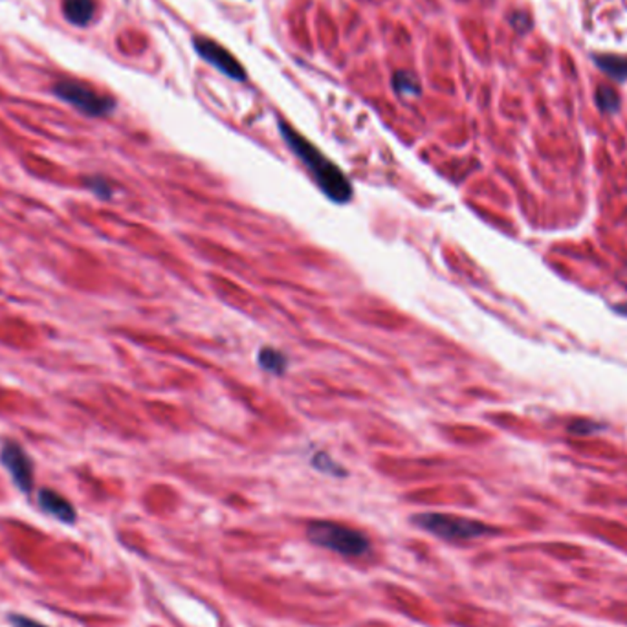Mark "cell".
I'll return each instance as SVG.
<instances>
[{"instance_id":"cell-1","label":"cell","mask_w":627,"mask_h":627,"mask_svg":"<svg viewBox=\"0 0 627 627\" xmlns=\"http://www.w3.org/2000/svg\"><path fill=\"white\" fill-rule=\"evenodd\" d=\"M279 132L289 149L307 167L316 186L328 201L336 204H347L352 201L354 190L348 176L330 158H327L312 142H309L287 122H279Z\"/></svg>"},{"instance_id":"cell-2","label":"cell","mask_w":627,"mask_h":627,"mask_svg":"<svg viewBox=\"0 0 627 627\" xmlns=\"http://www.w3.org/2000/svg\"><path fill=\"white\" fill-rule=\"evenodd\" d=\"M307 537L310 544L345 558H362L371 551V542L364 532L336 521L319 519L309 523Z\"/></svg>"},{"instance_id":"cell-3","label":"cell","mask_w":627,"mask_h":627,"mask_svg":"<svg viewBox=\"0 0 627 627\" xmlns=\"http://www.w3.org/2000/svg\"><path fill=\"white\" fill-rule=\"evenodd\" d=\"M413 523L418 528L450 544L472 542V540H479V537H486L497 532L494 526L486 523H481L470 517L454 515V514H440V512L418 514L413 517Z\"/></svg>"},{"instance_id":"cell-4","label":"cell","mask_w":627,"mask_h":627,"mask_svg":"<svg viewBox=\"0 0 627 627\" xmlns=\"http://www.w3.org/2000/svg\"><path fill=\"white\" fill-rule=\"evenodd\" d=\"M54 93L57 98H61L63 102L91 118L109 116L116 109L113 98L94 91L91 84H84L75 79H63L55 83Z\"/></svg>"},{"instance_id":"cell-5","label":"cell","mask_w":627,"mask_h":627,"mask_svg":"<svg viewBox=\"0 0 627 627\" xmlns=\"http://www.w3.org/2000/svg\"><path fill=\"white\" fill-rule=\"evenodd\" d=\"M193 48L208 64H211L222 75H226L233 81H239V83L248 79V73H246V68L242 66V63H239L235 59V55L228 48L219 44L217 41L199 35V37H193Z\"/></svg>"},{"instance_id":"cell-6","label":"cell","mask_w":627,"mask_h":627,"mask_svg":"<svg viewBox=\"0 0 627 627\" xmlns=\"http://www.w3.org/2000/svg\"><path fill=\"white\" fill-rule=\"evenodd\" d=\"M0 463L5 465L21 492L30 494L34 490V463L17 442H6L0 447Z\"/></svg>"},{"instance_id":"cell-7","label":"cell","mask_w":627,"mask_h":627,"mask_svg":"<svg viewBox=\"0 0 627 627\" xmlns=\"http://www.w3.org/2000/svg\"><path fill=\"white\" fill-rule=\"evenodd\" d=\"M39 506L44 514L59 519L61 523H66V524H72L75 523L77 519V514H75V508L72 506L70 501H66L63 495H59L57 492L50 490V488H43L39 492Z\"/></svg>"},{"instance_id":"cell-8","label":"cell","mask_w":627,"mask_h":627,"mask_svg":"<svg viewBox=\"0 0 627 627\" xmlns=\"http://www.w3.org/2000/svg\"><path fill=\"white\" fill-rule=\"evenodd\" d=\"M63 12L68 23L83 28L96 15V0H63Z\"/></svg>"},{"instance_id":"cell-9","label":"cell","mask_w":627,"mask_h":627,"mask_svg":"<svg viewBox=\"0 0 627 627\" xmlns=\"http://www.w3.org/2000/svg\"><path fill=\"white\" fill-rule=\"evenodd\" d=\"M257 362L260 369L278 377L285 375L289 367V358L279 348H274V347H262L257 354Z\"/></svg>"},{"instance_id":"cell-10","label":"cell","mask_w":627,"mask_h":627,"mask_svg":"<svg viewBox=\"0 0 627 627\" xmlns=\"http://www.w3.org/2000/svg\"><path fill=\"white\" fill-rule=\"evenodd\" d=\"M393 88L400 98H415L422 94L420 79L407 70H398L393 77Z\"/></svg>"},{"instance_id":"cell-11","label":"cell","mask_w":627,"mask_h":627,"mask_svg":"<svg viewBox=\"0 0 627 627\" xmlns=\"http://www.w3.org/2000/svg\"><path fill=\"white\" fill-rule=\"evenodd\" d=\"M594 63L609 77H612L620 83L627 79V57L625 55H596Z\"/></svg>"},{"instance_id":"cell-12","label":"cell","mask_w":627,"mask_h":627,"mask_svg":"<svg viewBox=\"0 0 627 627\" xmlns=\"http://www.w3.org/2000/svg\"><path fill=\"white\" fill-rule=\"evenodd\" d=\"M596 103L602 113H616L620 109V96L611 86H600L596 91Z\"/></svg>"},{"instance_id":"cell-13","label":"cell","mask_w":627,"mask_h":627,"mask_svg":"<svg viewBox=\"0 0 627 627\" xmlns=\"http://www.w3.org/2000/svg\"><path fill=\"white\" fill-rule=\"evenodd\" d=\"M312 466H316L319 472H325L328 475H338L341 477L345 472L341 470V466H338L327 454H318L316 457H312Z\"/></svg>"},{"instance_id":"cell-14","label":"cell","mask_w":627,"mask_h":627,"mask_svg":"<svg viewBox=\"0 0 627 627\" xmlns=\"http://www.w3.org/2000/svg\"><path fill=\"white\" fill-rule=\"evenodd\" d=\"M84 184L88 186V190H91L94 195H98L100 199H109L113 195V186L105 181V178L102 176H96V178H86Z\"/></svg>"},{"instance_id":"cell-15","label":"cell","mask_w":627,"mask_h":627,"mask_svg":"<svg viewBox=\"0 0 627 627\" xmlns=\"http://www.w3.org/2000/svg\"><path fill=\"white\" fill-rule=\"evenodd\" d=\"M10 622L14 623V627H48V625H43L41 622L37 620H32L28 616H23V614H12L10 616Z\"/></svg>"}]
</instances>
